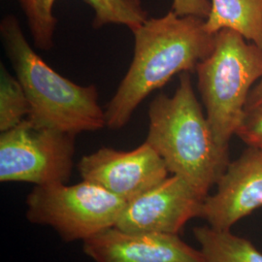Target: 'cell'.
Masks as SVG:
<instances>
[{"instance_id": "9a60e30c", "label": "cell", "mask_w": 262, "mask_h": 262, "mask_svg": "<svg viewBox=\"0 0 262 262\" xmlns=\"http://www.w3.org/2000/svg\"><path fill=\"white\" fill-rule=\"evenodd\" d=\"M236 135L248 147L262 151V109L246 113L243 122L236 132Z\"/></svg>"}, {"instance_id": "6da1fadb", "label": "cell", "mask_w": 262, "mask_h": 262, "mask_svg": "<svg viewBox=\"0 0 262 262\" xmlns=\"http://www.w3.org/2000/svg\"><path fill=\"white\" fill-rule=\"evenodd\" d=\"M132 33L130 67L105 109L106 127L113 130L125 126L141 102L173 76L193 73L215 45V35L207 31L205 19L182 17L173 11L146 19Z\"/></svg>"}, {"instance_id": "5b68a950", "label": "cell", "mask_w": 262, "mask_h": 262, "mask_svg": "<svg viewBox=\"0 0 262 262\" xmlns=\"http://www.w3.org/2000/svg\"><path fill=\"white\" fill-rule=\"evenodd\" d=\"M26 216L33 225L53 228L66 242H84L118 224L126 202L94 183L34 186Z\"/></svg>"}, {"instance_id": "8992f818", "label": "cell", "mask_w": 262, "mask_h": 262, "mask_svg": "<svg viewBox=\"0 0 262 262\" xmlns=\"http://www.w3.org/2000/svg\"><path fill=\"white\" fill-rule=\"evenodd\" d=\"M76 136L40 126L28 119L1 132V183L34 186L67 183L74 165Z\"/></svg>"}, {"instance_id": "ba28073f", "label": "cell", "mask_w": 262, "mask_h": 262, "mask_svg": "<svg viewBox=\"0 0 262 262\" xmlns=\"http://www.w3.org/2000/svg\"><path fill=\"white\" fill-rule=\"evenodd\" d=\"M204 199L184 179L168 176L126 202L116 227L132 232L179 235L190 220L200 217Z\"/></svg>"}, {"instance_id": "9c48e42d", "label": "cell", "mask_w": 262, "mask_h": 262, "mask_svg": "<svg viewBox=\"0 0 262 262\" xmlns=\"http://www.w3.org/2000/svg\"><path fill=\"white\" fill-rule=\"evenodd\" d=\"M215 193L205 197L200 217L208 225L230 230L240 220L262 207V151L248 147L229 162L216 183Z\"/></svg>"}, {"instance_id": "3957f363", "label": "cell", "mask_w": 262, "mask_h": 262, "mask_svg": "<svg viewBox=\"0 0 262 262\" xmlns=\"http://www.w3.org/2000/svg\"><path fill=\"white\" fill-rule=\"evenodd\" d=\"M0 35L28 96L30 122L74 135L106 127L95 85L75 84L48 66L28 43L15 16L1 20Z\"/></svg>"}, {"instance_id": "7a4b0ae2", "label": "cell", "mask_w": 262, "mask_h": 262, "mask_svg": "<svg viewBox=\"0 0 262 262\" xmlns=\"http://www.w3.org/2000/svg\"><path fill=\"white\" fill-rule=\"evenodd\" d=\"M190 74H180L172 96L161 94L151 101L146 142L163 159L169 173L184 179L205 198L230 162L229 148L215 139L197 100Z\"/></svg>"}, {"instance_id": "e0dca14e", "label": "cell", "mask_w": 262, "mask_h": 262, "mask_svg": "<svg viewBox=\"0 0 262 262\" xmlns=\"http://www.w3.org/2000/svg\"><path fill=\"white\" fill-rule=\"evenodd\" d=\"M259 109H262V78L260 81L253 86L250 94L246 107V113L253 112Z\"/></svg>"}, {"instance_id": "7c38bea8", "label": "cell", "mask_w": 262, "mask_h": 262, "mask_svg": "<svg viewBox=\"0 0 262 262\" xmlns=\"http://www.w3.org/2000/svg\"><path fill=\"white\" fill-rule=\"evenodd\" d=\"M205 28L213 35L233 30L262 49V0H211Z\"/></svg>"}, {"instance_id": "2e32d148", "label": "cell", "mask_w": 262, "mask_h": 262, "mask_svg": "<svg viewBox=\"0 0 262 262\" xmlns=\"http://www.w3.org/2000/svg\"><path fill=\"white\" fill-rule=\"evenodd\" d=\"M211 10L209 0H173L172 11L179 16H194L206 19Z\"/></svg>"}, {"instance_id": "277c9868", "label": "cell", "mask_w": 262, "mask_h": 262, "mask_svg": "<svg viewBox=\"0 0 262 262\" xmlns=\"http://www.w3.org/2000/svg\"><path fill=\"white\" fill-rule=\"evenodd\" d=\"M197 86L215 139L225 148L246 116L253 84L262 78V49L230 29L215 34L211 54L196 67Z\"/></svg>"}, {"instance_id": "8fae6325", "label": "cell", "mask_w": 262, "mask_h": 262, "mask_svg": "<svg viewBox=\"0 0 262 262\" xmlns=\"http://www.w3.org/2000/svg\"><path fill=\"white\" fill-rule=\"evenodd\" d=\"M56 0H19L34 45L49 51L54 45L56 17L53 8ZM94 12V28L123 25L133 31L147 18L140 0H84Z\"/></svg>"}, {"instance_id": "5bb4252c", "label": "cell", "mask_w": 262, "mask_h": 262, "mask_svg": "<svg viewBox=\"0 0 262 262\" xmlns=\"http://www.w3.org/2000/svg\"><path fill=\"white\" fill-rule=\"evenodd\" d=\"M30 105L28 96L16 76L0 67V131L10 130L28 119Z\"/></svg>"}, {"instance_id": "30bf717a", "label": "cell", "mask_w": 262, "mask_h": 262, "mask_svg": "<svg viewBox=\"0 0 262 262\" xmlns=\"http://www.w3.org/2000/svg\"><path fill=\"white\" fill-rule=\"evenodd\" d=\"M83 251L94 262H206L200 249L179 235L132 232L116 226L86 239Z\"/></svg>"}, {"instance_id": "4fadbf2b", "label": "cell", "mask_w": 262, "mask_h": 262, "mask_svg": "<svg viewBox=\"0 0 262 262\" xmlns=\"http://www.w3.org/2000/svg\"><path fill=\"white\" fill-rule=\"evenodd\" d=\"M193 234L206 262H262V253L246 238L230 230L197 226Z\"/></svg>"}, {"instance_id": "52a82bcc", "label": "cell", "mask_w": 262, "mask_h": 262, "mask_svg": "<svg viewBox=\"0 0 262 262\" xmlns=\"http://www.w3.org/2000/svg\"><path fill=\"white\" fill-rule=\"evenodd\" d=\"M83 180L104 187L128 202L169 176L163 159L146 141L132 150L103 147L83 157L78 163Z\"/></svg>"}]
</instances>
